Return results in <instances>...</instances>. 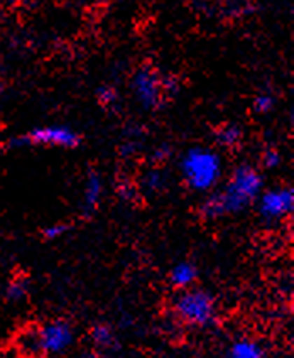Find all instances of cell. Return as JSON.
Masks as SVG:
<instances>
[{"mask_svg": "<svg viewBox=\"0 0 294 358\" xmlns=\"http://www.w3.org/2000/svg\"><path fill=\"white\" fill-rule=\"evenodd\" d=\"M262 191V176L255 168L248 164L239 166L223 189L208 196L202 205V215L208 220H215L225 215L240 213L255 201Z\"/></svg>", "mask_w": 294, "mask_h": 358, "instance_id": "6da1fadb", "label": "cell"}, {"mask_svg": "<svg viewBox=\"0 0 294 358\" xmlns=\"http://www.w3.org/2000/svg\"><path fill=\"white\" fill-rule=\"evenodd\" d=\"M183 179L188 186L198 193H206L222 179L223 164L218 152L203 145H195L183 154L179 161Z\"/></svg>", "mask_w": 294, "mask_h": 358, "instance_id": "7a4b0ae2", "label": "cell"}, {"mask_svg": "<svg viewBox=\"0 0 294 358\" xmlns=\"http://www.w3.org/2000/svg\"><path fill=\"white\" fill-rule=\"evenodd\" d=\"M75 343V331L66 321H49L19 335L18 348L27 355H59Z\"/></svg>", "mask_w": 294, "mask_h": 358, "instance_id": "3957f363", "label": "cell"}, {"mask_svg": "<svg viewBox=\"0 0 294 358\" xmlns=\"http://www.w3.org/2000/svg\"><path fill=\"white\" fill-rule=\"evenodd\" d=\"M173 308L179 320L193 327H210L216 316L214 296L203 289H181L174 298Z\"/></svg>", "mask_w": 294, "mask_h": 358, "instance_id": "277c9868", "label": "cell"}, {"mask_svg": "<svg viewBox=\"0 0 294 358\" xmlns=\"http://www.w3.org/2000/svg\"><path fill=\"white\" fill-rule=\"evenodd\" d=\"M81 144V137L66 125H48L27 132L26 136H20L12 141L15 148L24 145H46V148H61V149H75Z\"/></svg>", "mask_w": 294, "mask_h": 358, "instance_id": "5b68a950", "label": "cell"}, {"mask_svg": "<svg viewBox=\"0 0 294 358\" xmlns=\"http://www.w3.org/2000/svg\"><path fill=\"white\" fill-rule=\"evenodd\" d=\"M166 81L153 68L144 66L136 71L132 78V93L142 108L156 110L162 103Z\"/></svg>", "mask_w": 294, "mask_h": 358, "instance_id": "8992f818", "label": "cell"}, {"mask_svg": "<svg viewBox=\"0 0 294 358\" xmlns=\"http://www.w3.org/2000/svg\"><path fill=\"white\" fill-rule=\"evenodd\" d=\"M259 199V213L269 222H277L293 213L294 210V191L288 186L260 191L257 196Z\"/></svg>", "mask_w": 294, "mask_h": 358, "instance_id": "52a82bcc", "label": "cell"}, {"mask_svg": "<svg viewBox=\"0 0 294 358\" xmlns=\"http://www.w3.org/2000/svg\"><path fill=\"white\" fill-rule=\"evenodd\" d=\"M198 279V268L191 262H179L171 268L169 280L176 289L191 287Z\"/></svg>", "mask_w": 294, "mask_h": 358, "instance_id": "ba28073f", "label": "cell"}, {"mask_svg": "<svg viewBox=\"0 0 294 358\" xmlns=\"http://www.w3.org/2000/svg\"><path fill=\"white\" fill-rule=\"evenodd\" d=\"M228 355L234 358H259L265 355V350L259 341L251 338H240L230 345Z\"/></svg>", "mask_w": 294, "mask_h": 358, "instance_id": "9c48e42d", "label": "cell"}, {"mask_svg": "<svg viewBox=\"0 0 294 358\" xmlns=\"http://www.w3.org/2000/svg\"><path fill=\"white\" fill-rule=\"evenodd\" d=\"M102 193H104V185H102V179L98 174L92 173L87 179V185H85V191H83L85 210L87 211L95 210L102 199Z\"/></svg>", "mask_w": 294, "mask_h": 358, "instance_id": "30bf717a", "label": "cell"}, {"mask_svg": "<svg viewBox=\"0 0 294 358\" xmlns=\"http://www.w3.org/2000/svg\"><path fill=\"white\" fill-rule=\"evenodd\" d=\"M92 341L97 348L100 350H110L115 347V335L108 327L105 324H97L92 329Z\"/></svg>", "mask_w": 294, "mask_h": 358, "instance_id": "8fae6325", "label": "cell"}, {"mask_svg": "<svg viewBox=\"0 0 294 358\" xmlns=\"http://www.w3.org/2000/svg\"><path fill=\"white\" fill-rule=\"evenodd\" d=\"M240 137H242V130H240L239 125H225V127L216 132V141L222 145H227V148L239 144Z\"/></svg>", "mask_w": 294, "mask_h": 358, "instance_id": "7c38bea8", "label": "cell"}, {"mask_svg": "<svg viewBox=\"0 0 294 358\" xmlns=\"http://www.w3.org/2000/svg\"><path fill=\"white\" fill-rule=\"evenodd\" d=\"M274 105H276V100L271 93H260V95H257L254 100V110L257 113H260V115L272 112Z\"/></svg>", "mask_w": 294, "mask_h": 358, "instance_id": "4fadbf2b", "label": "cell"}, {"mask_svg": "<svg viewBox=\"0 0 294 358\" xmlns=\"http://www.w3.org/2000/svg\"><path fill=\"white\" fill-rule=\"evenodd\" d=\"M26 292H27V284L24 282L22 279H18L10 284L9 289H7V299L19 301L26 296Z\"/></svg>", "mask_w": 294, "mask_h": 358, "instance_id": "5bb4252c", "label": "cell"}, {"mask_svg": "<svg viewBox=\"0 0 294 358\" xmlns=\"http://www.w3.org/2000/svg\"><path fill=\"white\" fill-rule=\"evenodd\" d=\"M68 230H69L68 225H49L48 229L43 231V235L46 240H56V238L63 237Z\"/></svg>", "mask_w": 294, "mask_h": 358, "instance_id": "9a60e30c", "label": "cell"}, {"mask_svg": "<svg viewBox=\"0 0 294 358\" xmlns=\"http://www.w3.org/2000/svg\"><path fill=\"white\" fill-rule=\"evenodd\" d=\"M281 164V154L276 149L265 150L264 154V166L269 169H274Z\"/></svg>", "mask_w": 294, "mask_h": 358, "instance_id": "2e32d148", "label": "cell"}, {"mask_svg": "<svg viewBox=\"0 0 294 358\" xmlns=\"http://www.w3.org/2000/svg\"><path fill=\"white\" fill-rule=\"evenodd\" d=\"M162 181H164V178H162V174L159 173V171H153V173L147 174V186H149L150 189H159L162 186Z\"/></svg>", "mask_w": 294, "mask_h": 358, "instance_id": "e0dca14e", "label": "cell"}, {"mask_svg": "<svg viewBox=\"0 0 294 358\" xmlns=\"http://www.w3.org/2000/svg\"><path fill=\"white\" fill-rule=\"evenodd\" d=\"M98 96H100L102 103H110L112 100H115V92L112 88H102L98 92Z\"/></svg>", "mask_w": 294, "mask_h": 358, "instance_id": "ac0fdd59", "label": "cell"}, {"mask_svg": "<svg viewBox=\"0 0 294 358\" xmlns=\"http://www.w3.org/2000/svg\"><path fill=\"white\" fill-rule=\"evenodd\" d=\"M167 154H169V149H167V148H159L158 152H156V156H158V159H166Z\"/></svg>", "mask_w": 294, "mask_h": 358, "instance_id": "d6986e66", "label": "cell"}, {"mask_svg": "<svg viewBox=\"0 0 294 358\" xmlns=\"http://www.w3.org/2000/svg\"><path fill=\"white\" fill-rule=\"evenodd\" d=\"M7 2H9V3H22V2H26V0H7Z\"/></svg>", "mask_w": 294, "mask_h": 358, "instance_id": "ffe728a7", "label": "cell"}, {"mask_svg": "<svg viewBox=\"0 0 294 358\" xmlns=\"http://www.w3.org/2000/svg\"><path fill=\"white\" fill-rule=\"evenodd\" d=\"M2 92H4V83L0 81V95H2Z\"/></svg>", "mask_w": 294, "mask_h": 358, "instance_id": "44dd1931", "label": "cell"}]
</instances>
